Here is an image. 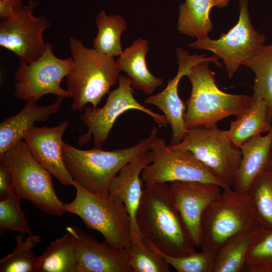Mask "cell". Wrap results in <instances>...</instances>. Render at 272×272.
I'll list each match as a JSON object with an SVG mask.
<instances>
[{"label": "cell", "mask_w": 272, "mask_h": 272, "mask_svg": "<svg viewBox=\"0 0 272 272\" xmlns=\"http://www.w3.org/2000/svg\"><path fill=\"white\" fill-rule=\"evenodd\" d=\"M215 0H185L179 6L178 31L197 39L208 37L213 26L210 14Z\"/></svg>", "instance_id": "obj_24"}, {"label": "cell", "mask_w": 272, "mask_h": 272, "mask_svg": "<svg viewBox=\"0 0 272 272\" xmlns=\"http://www.w3.org/2000/svg\"><path fill=\"white\" fill-rule=\"evenodd\" d=\"M20 200L12 191L7 198L0 200L1 230L32 234L27 216L21 208Z\"/></svg>", "instance_id": "obj_32"}, {"label": "cell", "mask_w": 272, "mask_h": 272, "mask_svg": "<svg viewBox=\"0 0 272 272\" xmlns=\"http://www.w3.org/2000/svg\"><path fill=\"white\" fill-rule=\"evenodd\" d=\"M15 5L16 8H19L23 6L22 0H12Z\"/></svg>", "instance_id": "obj_37"}, {"label": "cell", "mask_w": 272, "mask_h": 272, "mask_svg": "<svg viewBox=\"0 0 272 272\" xmlns=\"http://www.w3.org/2000/svg\"><path fill=\"white\" fill-rule=\"evenodd\" d=\"M239 148L242 159L231 187L237 191L248 193L260 173L272 170V128L265 135L254 136Z\"/></svg>", "instance_id": "obj_20"}, {"label": "cell", "mask_w": 272, "mask_h": 272, "mask_svg": "<svg viewBox=\"0 0 272 272\" xmlns=\"http://www.w3.org/2000/svg\"><path fill=\"white\" fill-rule=\"evenodd\" d=\"M69 47L73 65L65 78L73 99L71 108L82 112L88 103L96 108L118 81L120 71L114 57L87 48L73 37L70 39Z\"/></svg>", "instance_id": "obj_4"}, {"label": "cell", "mask_w": 272, "mask_h": 272, "mask_svg": "<svg viewBox=\"0 0 272 272\" xmlns=\"http://www.w3.org/2000/svg\"><path fill=\"white\" fill-rule=\"evenodd\" d=\"M154 154L151 150L124 165L112 180L108 196L124 204L130 217L132 242L142 239L139 232L137 215L143 194L141 178L143 169L151 163Z\"/></svg>", "instance_id": "obj_18"}, {"label": "cell", "mask_w": 272, "mask_h": 272, "mask_svg": "<svg viewBox=\"0 0 272 272\" xmlns=\"http://www.w3.org/2000/svg\"><path fill=\"white\" fill-rule=\"evenodd\" d=\"M137 222L142 239L166 255L181 257L196 251L167 183L143 189Z\"/></svg>", "instance_id": "obj_1"}, {"label": "cell", "mask_w": 272, "mask_h": 272, "mask_svg": "<svg viewBox=\"0 0 272 272\" xmlns=\"http://www.w3.org/2000/svg\"><path fill=\"white\" fill-rule=\"evenodd\" d=\"M77 265L75 248L66 232L52 241L36 257L33 272H77Z\"/></svg>", "instance_id": "obj_23"}, {"label": "cell", "mask_w": 272, "mask_h": 272, "mask_svg": "<svg viewBox=\"0 0 272 272\" xmlns=\"http://www.w3.org/2000/svg\"><path fill=\"white\" fill-rule=\"evenodd\" d=\"M248 2L239 0L238 21L227 33L222 34L217 39L208 36L188 44L193 48L212 51L221 58L229 78L257 52L266 39L265 35L257 31L251 22Z\"/></svg>", "instance_id": "obj_11"}, {"label": "cell", "mask_w": 272, "mask_h": 272, "mask_svg": "<svg viewBox=\"0 0 272 272\" xmlns=\"http://www.w3.org/2000/svg\"><path fill=\"white\" fill-rule=\"evenodd\" d=\"M19 233L12 252L0 260L1 272H33L36 257L32 249L41 242L39 235Z\"/></svg>", "instance_id": "obj_28"}, {"label": "cell", "mask_w": 272, "mask_h": 272, "mask_svg": "<svg viewBox=\"0 0 272 272\" xmlns=\"http://www.w3.org/2000/svg\"><path fill=\"white\" fill-rule=\"evenodd\" d=\"M78 258L77 272H133L123 249L99 242L75 226L65 228Z\"/></svg>", "instance_id": "obj_15"}, {"label": "cell", "mask_w": 272, "mask_h": 272, "mask_svg": "<svg viewBox=\"0 0 272 272\" xmlns=\"http://www.w3.org/2000/svg\"><path fill=\"white\" fill-rule=\"evenodd\" d=\"M63 97L57 96L52 104L40 106L37 99L31 98L17 114L5 117L0 123V159L18 143L22 141L36 122L47 120L60 109Z\"/></svg>", "instance_id": "obj_19"}, {"label": "cell", "mask_w": 272, "mask_h": 272, "mask_svg": "<svg viewBox=\"0 0 272 272\" xmlns=\"http://www.w3.org/2000/svg\"><path fill=\"white\" fill-rule=\"evenodd\" d=\"M118 82V87L108 93L107 101L102 107L85 106L80 118L88 127V130L79 138L80 146L87 144L92 135L94 147L101 148L117 118L129 110L145 113L158 124L166 126L169 124L164 114L154 112L137 101L132 94V81L128 76L119 75Z\"/></svg>", "instance_id": "obj_9"}, {"label": "cell", "mask_w": 272, "mask_h": 272, "mask_svg": "<svg viewBox=\"0 0 272 272\" xmlns=\"http://www.w3.org/2000/svg\"><path fill=\"white\" fill-rule=\"evenodd\" d=\"M248 193L260 228L272 230V170L260 173L252 182Z\"/></svg>", "instance_id": "obj_29"}, {"label": "cell", "mask_w": 272, "mask_h": 272, "mask_svg": "<svg viewBox=\"0 0 272 272\" xmlns=\"http://www.w3.org/2000/svg\"><path fill=\"white\" fill-rule=\"evenodd\" d=\"M158 130L154 126L149 135L135 145L110 151L96 147L83 150L64 142L62 153L65 166L74 180L85 189L98 195H108L111 183L121 169L151 150Z\"/></svg>", "instance_id": "obj_3"}, {"label": "cell", "mask_w": 272, "mask_h": 272, "mask_svg": "<svg viewBox=\"0 0 272 272\" xmlns=\"http://www.w3.org/2000/svg\"><path fill=\"white\" fill-rule=\"evenodd\" d=\"M73 65L72 57H57L53 52L52 45L47 43L44 53L38 59L30 63L19 61L15 72L14 96L23 101L31 98L38 100L49 94L70 97L68 91L62 88L60 83Z\"/></svg>", "instance_id": "obj_12"}, {"label": "cell", "mask_w": 272, "mask_h": 272, "mask_svg": "<svg viewBox=\"0 0 272 272\" xmlns=\"http://www.w3.org/2000/svg\"><path fill=\"white\" fill-rule=\"evenodd\" d=\"M151 150L154 154V160L141 173L145 187L155 183L185 181L213 183L222 189L231 187L191 153L167 146L164 140L157 136L152 144Z\"/></svg>", "instance_id": "obj_10"}, {"label": "cell", "mask_w": 272, "mask_h": 272, "mask_svg": "<svg viewBox=\"0 0 272 272\" xmlns=\"http://www.w3.org/2000/svg\"><path fill=\"white\" fill-rule=\"evenodd\" d=\"M149 50L148 41L140 38L123 50L116 61L119 70L125 73L131 79L134 88L150 95L163 84V80L149 71L146 62Z\"/></svg>", "instance_id": "obj_21"}, {"label": "cell", "mask_w": 272, "mask_h": 272, "mask_svg": "<svg viewBox=\"0 0 272 272\" xmlns=\"http://www.w3.org/2000/svg\"><path fill=\"white\" fill-rule=\"evenodd\" d=\"M8 170L12 190L47 215L60 216L64 203L53 186L51 174L32 156L24 141L10 148L0 159Z\"/></svg>", "instance_id": "obj_6"}, {"label": "cell", "mask_w": 272, "mask_h": 272, "mask_svg": "<svg viewBox=\"0 0 272 272\" xmlns=\"http://www.w3.org/2000/svg\"><path fill=\"white\" fill-rule=\"evenodd\" d=\"M259 228L241 232L227 240L215 255L213 272L243 271L247 254Z\"/></svg>", "instance_id": "obj_25"}, {"label": "cell", "mask_w": 272, "mask_h": 272, "mask_svg": "<svg viewBox=\"0 0 272 272\" xmlns=\"http://www.w3.org/2000/svg\"><path fill=\"white\" fill-rule=\"evenodd\" d=\"M96 25L98 32L93 41V48L107 55H120L123 51L121 36L127 28L123 17L119 15L107 16L102 10L97 16Z\"/></svg>", "instance_id": "obj_27"}, {"label": "cell", "mask_w": 272, "mask_h": 272, "mask_svg": "<svg viewBox=\"0 0 272 272\" xmlns=\"http://www.w3.org/2000/svg\"><path fill=\"white\" fill-rule=\"evenodd\" d=\"M12 190L10 174L3 163H0V200L7 198Z\"/></svg>", "instance_id": "obj_34"}, {"label": "cell", "mask_w": 272, "mask_h": 272, "mask_svg": "<svg viewBox=\"0 0 272 272\" xmlns=\"http://www.w3.org/2000/svg\"><path fill=\"white\" fill-rule=\"evenodd\" d=\"M175 52L179 65L177 75L168 80V85L163 91L149 96L144 101L156 106L167 118L172 128L170 146L179 144L189 131L184 121L186 106L178 95V86L181 78L195 60L194 54H190L180 48H177Z\"/></svg>", "instance_id": "obj_17"}, {"label": "cell", "mask_w": 272, "mask_h": 272, "mask_svg": "<svg viewBox=\"0 0 272 272\" xmlns=\"http://www.w3.org/2000/svg\"><path fill=\"white\" fill-rule=\"evenodd\" d=\"M69 124L64 121L53 127L33 126L23 140L33 157L62 184L73 186L74 179L63 159L62 136Z\"/></svg>", "instance_id": "obj_16"}, {"label": "cell", "mask_w": 272, "mask_h": 272, "mask_svg": "<svg viewBox=\"0 0 272 272\" xmlns=\"http://www.w3.org/2000/svg\"><path fill=\"white\" fill-rule=\"evenodd\" d=\"M39 3L38 0H29L27 5L16 8L11 17L0 24V45L28 63L40 58L46 46L43 32L48 22L42 15H33Z\"/></svg>", "instance_id": "obj_13"}, {"label": "cell", "mask_w": 272, "mask_h": 272, "mask_svg": "<svg viewBox=\"0 0 272 272\" xmlns=\"http://www.w3.org/2000/svg\"><path fill=\"white\" fill-rule=\"evenodd\" d=\"M252 96L253 101L250 106L231 122L227 130L231 141L238 147L250 138L267 133L272 128L265 102L259 97Z\"/></svg>", "instance_id": "obj_22"}, {"label": "cell", "mask_w": 272, "mask_h": 272, "mask_svg": "<svg viewBox=\"0 0 272 272\" xmlns=\"http://www.w3.org/2000/svg\"><path fill=\"white\" fill-rule=\"evenodd\" d=\"M16 8L12 0H0V18L3 21L11 17Z\"/></svg>", "instance_id": "obj_35"}, {"label": "cell", "mask_w": 272, "mask_h": 272, "mask_svg": "<svg viewBox=\"0 0 272 272\" xmlns=\"http://www.w3.org/2000/svg\"><path fill=\"white\" fill-rule=\"evenodd\" d=\"M168 185L192 242L199 248L202 215L222 188L215 184L197 181H174Z\"/></svg>", "instance_id": "obj_14"}, {"label": "cell", "mask_w": 272, "mask_h": 272, "mask_svg": "<svg viewBox=\"0 0 272 272\" xmlns=\"http://www.w3.org/2000/svg\"><path fill=\"white\" fill-rule=\"evenodd\" d=\"M229 0H215V6L218 8H223L226 6Z\"/></svg>", "instance_id": "obj_36"}, {"label": "cell", "mask_w": 272, "mask_h": 272, "mask_svg": "<svg viewBox=\"0 0 272 272\" xmlns=\"http://www.w3.org/2000/svg\"><path fill=\"white\" fill-rule=\"evenodd\" d=\"M244 65L255 74L252 95L265 102L268 118L272 123V43L263 45Z\"/></svg>", "instance_id": "obj_26"}, {"label": "cell", "mask_w": 272, "mask_h": 272, "mask_svg": "<svg viewBox=\"0 0 272 272\" xmlns=\"http://www.w3.org/2000/svg\"><path fill=\"white\" fill-rule=\"evenodd\" d=\"M76 189L74 199L64 203V212L75 214L86 227L100 232L104 241L123 249L132 242L129 215L123 203L108 195L91 192L74 180Z\"/></svg>", "instance_id": "obj_7"}, {"label": "cell", "mask_w": 272, "mask_h": 272, "mask_svg": "<svg viewBox=\"0 0 272 272\" xmlns=\"http://www.w3.org/2000/svg\"><path fill=\"white\" fill-rule=\"evenodd\" d=\"M216 56L197 55L185 75L192 85L190 95L185 102L184 121L186 128L210 127L231 115L236 117L251 105L252 96L232 94L221 90L216 84L210 62L220 65Z\"/></svg>", "instance_id": "obj_2"}, {"label": "cell", "mask_w": 272, "mask_h": 272, "mask_svg": "<svg viewBox=\"0 0 272 272\" xmlns=\"http://www.w3.org/2000/svg\"><path fill=\"white\" fill-rule=\"evenodd\" d=\"M152 248L161 254L178 272H213L215 255L201 250L184 256L174 257Z\"/></svg>", "instance_id": "obj_33"}, {"label": "cell", "mask_w": 272, "mask_h": 272, "mask_svg": "<svg viewBox=\"0 0 272 272\" xmlns=\"http://www.w3.org/2000/svg\"><path fill=\"white\" fill-rule=\"evenodd\" d=\"M172 148L187 151L216 176L231 187L239 169L242 153L231 141L227 130L217 125L189 129L181 142Z\"/></svg>", "instance_id": "obj_8"}, {"label": "cell", "mask_w": 272, "mask_h": 272, "mask_svg": "<svg viewBox=\"0 0 272 272\" xmlns=\"http://www.w3.org/2000/svg\"><path fill=\"white\" fill-rule=\"evenodd\" d=\"M259 227L249 194L231 187L222 189L202 215L199 247L202 251L216 255L233 236Z\"/></svg>", "instance_id": "obj_5"}, {"label": "cell", "mask_w": 272, "mask_h": 272, "mask_svg": "<svg viewBox=\"0 0 272 272\" xmlns=\"http://www.w3.org/2000/svg\"><path fill=\"white\" fill-rule=\"evenodd\" d=\"M133 272H169L170 264L143 239L123 249Z\"/></svg>", "instance_id": "obj_30"}, {"label": "cell", "mask_w": 272, "mask_h": 272, "mask_svg": "<svg viewBox=\"0 0 272 272\" xmlns=\"http://www.w3.org/2000/svg\"><path fill=\"white\" fill-rule=\"evenodd\" d=\"M243 271L272 272V230L259 228L247 254Z\"/></svg>", "instance_id": "obj_31"}]
</instances>
